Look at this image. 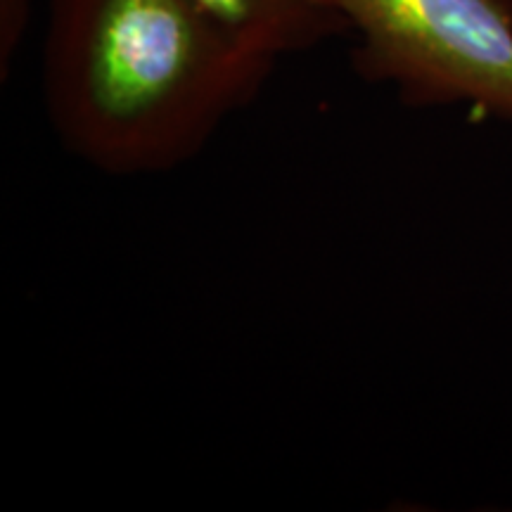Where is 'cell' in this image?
Instances as JSON below:
<instances>
[{"instance_id":"obj_1","label":"cell","mask_w":512,"mask_h":512,"mask_svg":"<svg viewBox=\"0 0 512 512\" xmlns=\"http://www.w3.org/2000/svg\"><path fill=\"white\" fill-rule=\"evenodd\" d=\"M41 69L62 145L105 174L145 176L200 155L275 64L195 0H48Z\"/></svg>"},{"instance_id":"obj_2","label":"cell","mask_w":512,"mask_h":512,"mask_svg":"<svg viewBox=\"0 0 512 512\" xmlns=\"http://www.w3.org/2000/svg\"><path fill=\"white\" fill-rule=\"evenodd\" d=\"M354 64L406 105H465L512 124L508 0H335Z\"/></svg>"},{"instance_id":"obj_3","label":"cell","mask_w":512,"mask_h":512,"mask_svg":"<svg viewBox=\"0 0 512 512\" xmlns=\"http://www.w3.org/2000/svg\"><path fill=\"white\" fill-rule=\"evenodd\" d=\"M240 48L278 64L347 31L335 0H195Z\"/></svg>"},{"instance_id":"obj_4","label":"cell","mask_w":512,"mask_h":512,"mask_svg":"<svg viewBox=\"0 0 512 512\" xmlns=\"http://www.w3.org/2000/svg\"><path fill=\"white\" fill-rule=\"evenodd\" d=\"M34 0H0V72L8 74L22 50Z\"/></svg>"}]
</instances>
